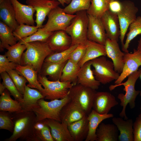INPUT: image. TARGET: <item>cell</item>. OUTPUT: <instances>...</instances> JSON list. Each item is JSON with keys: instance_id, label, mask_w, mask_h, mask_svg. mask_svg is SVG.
<instances>
[{"instance_id": "cell-7", "label": "cell", "mask_w": 141, "mask_h": 141, "mask_svg": "<svg viewBox=\"0 0 141 141\" xmlns=\"http://www.w3.org/2000/svg\"><path fill=\"white\" fill-rule=\"evenodd\" d=\"M91 61L92 70L96 79L101 84L105 85L117 80L120 74L114 69L113 62L102 56Z\"/></svg>"}, {"instance_id": "cell-29", "label": "cell", "mask_w": 141, "mask_h": 141, "mask_svg": "<svg viewBox=\"0 0 141 141\" xmlns=\"http://www.w3.org/2000/svg\"><path fill=\"white\" fill-rule=\"evenodd\" d=\"M118 131L114 124L101 123L96 130V141H117Z\"/></svg>"}, {"instance_id": "cell-50", "label": "cell", "mask_w": 141, "mask_h": 141, "mask_svg": "<svg viewBox=\"0 0 141 141\" xmlns=\"http://www.w3.org/2000/svg\"><path fill=\"white\" fill-rule=\"evenodd\" d=\"M137 49L141 52V37L138 41V44Z\"/></svg>"}, {"instance_id": "cell-9", "label": "cell", "mask_w": 141, "mask_h": 141, "mask_svg": "<svg viewBox=\"0 0 141 141\" xmlns=\"http://www.w3.org/2000/svg\"><path fill=\"white\" fill-rule=\"evenodd\" d=\"M75 14L72 15L65 12L59 6L52 9L48 15V20L42 29L44 31L53 32L55 31H65Z\"/></svg>"}, {"instance_id": "cell-38", "label": "cell", "mask_w": 141, "mask_h": 141, "mask_svg": "<svg viewBox=\"0 0 141 141\" xmlns=\"http://www.w3.org/2000/svg\"><path fill=\"white\" fill-rule=\"evenodd\" d=\"M91 0H72L63 9L66 13L74 15L77 12L87 10L90 6Z\"/></svg>"}, {"instance_id": "cell-40", "label": "cell", "mask_w": 141, "mask_h": 141, "mask_svg": "<svg viewBox=\"0 0 141 141\" xmlns=\"http://www.w3.org/2000/svg\"><path fill=\"white\" fill-rule=\"evenodd\" d=\"M53 32L44 31L41 28H39L37 32L32 35L22 39L19 42L21 44L34 41L47 42Z\"/></svg>"}, {"instance_id": "cell-47", "label": "cell", "mask_w": 141, "mask_h": 141, "mask_svg": "<svg viewBox=\"0 0 141 141\" xmlns=\"http://www.w3.org/2000/svg\"><path fill=\"white\" fill-rule=\"evenodd\" d=\"M133 128L134 141H141V114L136 118Z\"/></svg>"}, {"instance_id": "cell-25", "label": "cell", "mask_w": 141, "mask_h": 141, "mask_svg": "<svg viewBox=\"0 0 141 141\" xmlns=\"http://www.w3.org/2000/svg\"><path fill=\"white\" fill-rule=\"evenodd\" d=\"M0 18L1 21L14 31L19 25L15 18L14 8L10 0H0Z\"/></svg>"}, {"instance_id": "cell-52", "label": "cell", "mask_w": 141, "mask_h": 141, "mask_svg": "<svg viewBox=\"0 0 141 141\" xmlns=\"http://www.w3.org/2000/svg\"><path fill=\"white\" fill-rule=\"evenodd\" d=\"M65 3L69 4L71 2L72 0H63Z\"/></svg>"}, {"instance_id": "cell-43", "label": "cell", "mask_w": 141, "mask_h": 141, "mask_svg": "<svg viewBox=\"0 0 141 141\" xmlns=\"http://www.w3.org/2000/svg\"><path fill=\"white\" fill-rule=\"evenodd\" d=\"M12 80L19 91L23 95L26 83L28 81L25 78L20 74L16 69H12L7 72Z\"/></svg>"}, {"instance_id": "cell-4", "label": "cell", "mask_w": 141, "mask_h": 141, "mask_svg": "<svg viewBox=\"0 0 141 141\" xmlns=\"http://www.w3.org/2000/svg\"><path fill=\"white\" fill-rule=\"evenodd\" d=\"M70 99L68 95L63 98L50 101L41 99L37 106L32 110L36 116L37 121L45 119L55 120L61 122L60 113L63 106Z\"/></svg>"}, {"instance_id": "cell-35", "label": "cell", "mask_w": 141, "mask_h": 141, "mask_svg": "<svg viewBox=\"0 0 141 141\" xmlns=\"http://www.w3.org/2000/svg\"><path fill=\"white\" fill-rule=\"evenodd\" d=\"M113 0H91L89 9L88 15L101 18L106 11L109 10L110 3Z\"/></svg>"}, {"instance_id": "cell-27", "label": "cell", "mask_w": 141, "mask_h": 141, "mask_svg": "<svg viewBox=\"0 0 141 141\" xmlns=\"http://www.w3.org/2000/svg\"><path fill=\"white\" fill-rule=\"evenodd\" d=\"M68 60L59 62H44L39 74L43 76H48L51 81L60 80L63 69Z\"/></svg>"}, {"instance_id": "cell-19", "label": "cell", "mask_w": 141, "mask_h": 141, "mask_svg": "<svg viewBox=\"0 0 141 141\" xmlns=\"http://www.w3.org/2000/svg\"><path fill=\"white\" fill-rule=\"evenodd\" d=\"M47 42L51 50L57 52L69 48L72 45V40L65 31L60 30L53 32Z\"/></svg>"}, {"instance_id": "cell-28", "label": "cell", "mask_w": 141, "mask_h": 141, "mask_svg": "<svg viewBox=\"0 0 141 141\" xmlns=\"http://www.w3.org/2000/svg\"><path fill=\"white\" fill-rule=\"evenodd\" d=\"M86 44L85 53L84 57L78 63L80 67L88 61L101 56H106L104 45L88 40Z\"/></svg>"}, {"instance_id": "cell-20", "label": "cell", "mask_w": 141, "mask_h": 141, "mask_svg": "<svg viewBox=\"0 0 141 141\" xmlns=\"http://www.w3.org/2000/svg\"><path fill=\"white\" fill-rule=\"evenodd\" d=\"M91 66L90 60L81 67L78 75L77 84L96 90L98 88L101 83L96 79L91 69Z\"/></svg>"}, {"instance_id": "cell-15", "label": "cell", "mask_w": 141, "mask_h": 141, "mask_svg": "<svg viewBox=\"0 0 141 141\" xmlns=\"http://www.w3.org/2000/svg\"><path fill=\"white\" fill-rule=\"evenodd\" d=\"M87 115L75 102L70 99L63 107L60 113L61 122L68 125Z\"/></svg>"}, {"instance_id": "cell-33", "label": "cell", "mask_w": 141, "mask_h": 141, "mask_svg": "<svg viewBox=\"0 0 141 141\" xmlns=\"http://www.w3.org/2000/svg\"><path fill=\"white\" fill-rule=\"evenodd\" d=\"M13 29L1 21H0V50L1 52L4 48L16 44L17 40L13 33Z\"/></svg>"}, {"instance_id": "cell-30", "label": "cell", "mask_w": 141, "mask_h": 141, "mask_svg": "<svg viewBox=\"0 0 141 141\" xmlns=\"http://www.w3.org/2000/svg\"><path fill=\"white\" fill-rule=\"evenodd\" d=\"M16 70L26 79L28 82V86L40 91L43 90L44 88L38 80V73L33 68L28 66L18 65Z\"/></svg>"}, {"instance_id": "cell-39", "label": "cell", "mask_w": 141, "mask_h": 141, "mask_svg": "<svg viewBox=\"0 0 141 141\" xmlns=\"http://www.w3.org/2000/svg\"><path fill=\"white\" fill-rule=\"evenodd\" d=\"M1 76L3 80L2 83L15 100L20 103L22 101L23 95L18 90L12 80L8 73L6 72L1 73Z\"/></svg>"}, {"instance_id": "cell-14", "label": "cell", "mask_w": 141, "mask_h": 141, "mask_svg": "<svg viewBox=\"0 0 141 141\" xmlns=\"http://www.w3.org/2000/svg\"><path fill=\"white\" fill-rule=\"evenodd\" d=\"M118 104L115 97L110 93L96 92L93 101L92 109L100 114H107L112 108Z\"/></svg>"}, {"instance_id": "cell-16", "label": "cell", "mask_w": 141, "mask_h": 141, "mask_svg": "<svg viewBox=\"0 0 141 141\" xmlns=\"http://www.w3.org/2000/svg\"><path fill=\"white\" fill-rule=\"evenodd\" d=\"M14 10L16 20L19 25L26 24L34 26L33 15L36 12L32 6L23 4L18 0H10Z\"/></svg>"}, {"instance_id": "cell-44", "label": "cell", "mask_w": 141, "mask_h": 141, "mask_svg": "<svg viewBox=\"0 0 141 141\" xmlns=\"http://www.w3.org/2000/svg\"><path fill=\"white\" fill-rule=\"evenodd\" d=\"M14 123L12 113L7 111H0V129L5 130L13 133Z\"/></svg>"}, {"instance_id": "cell-24", "label": "cell", "mask_w": 141, "mask_h": 141, "mask_svg": "<svg viewBox=\"0 0 141 141\" xmlns=\"http://www.w3.org/2000/svg\"><path fill=\"white\" fill-rule=\"evenodd\" d=\"M113 114H101L92 109L87 115L89 130L87 136L85 141H96V131L100 124L103 120L113 118Z\"/></svg>"}, {"instance_id": "cell-5", "label": "cell", "mask_w": 141, "mask_h": 141, "mask_svg": "<svg viewBox=\"0 0 141 141\" xmlns=\"http://www.w3.org/2000/svg\"><path fill=\"white\" fill-rule=\"evenodd\" d=\"M65 31L72 40L71 46L86 44L88 40L89 18L86 10L78 11Z\"/></svg>"}, {"instance_id": "cell-6", "label": "cell", "mask_w": 141, "mask_h": 141, "mask_svg": "<svg viewBox=\"0 0 141 141\" xmlns=\"http://www.w3.org/2000/svg\"><path fill=\"white\" fill-rule=\"evenodd\" d=\"M38 78L44 88L43 90L40 92L44 99L50 101L65 97L68 95L70 89L73 85L69 82H63L59 80H49L46 76L39 74H38Z\"/></svg>"}, {"instance_id": "cell-12", "label": "cell", "mask_w": 141, "mask_h": 141, "mask_svg": "<svg viewBox=\"0 0 141 141\" xmlns=\"http://www.w3.org/2000/svg\"><path fill=\"white\" fill-rule=\"evenodd\" d=\"M123 61L122 71L118 79L115 81V84L121 83L129 75L138 70L141 66V52L134 49L132 53L125 52Z\"/></svg>"}, {"instance_id": "cell-32", "label": "cell", "mask_w": 141, "mask_h": 141, "mask_svg": "<svg viewBox=\"0 0 141 141\" xmlns=\"http://www.w3.org/2000/svg\"><path fill=\"white\" fill-rule=\"evenodd\" d=\"M0 97V110L13 113L20 111L22 108L20 103L11 97L10 94L6 89L1 95Z\"/></svg>"}, {"instance_id": "cell-51", "label": "cell", "mask_w": 141, "mask_h": 141, "mask_svg": "<svg viewBox=\"0 0 141 141\" xmlns=\"http://www.w3.org/2000/svg\"><path fill=\"white\" fill-rule=\"evenodd\" d=\"M58 1L61 3V4L63 6H64V4L65 3L63 0H57Z\"/></svg>"}, {"instance_id": "cell-21", "label": "cell", "mask_w": 141, "mask_h": 141, "mask_svg": "<svg viewBox=\"0 0 141 141\" xmlns=\"http://www.w3.org/2000/svg\"><path fill=\"white\" fill-rule=\"evenodd\" d=\"M46 120L55 141H74L67 124L54 120L46 119Z\"/></svg>"}, {"instance_id": "cell-3", "label": "cell", "mask_w": 141, "mask_h": 141, "mask_svg": "<svg viewBox=\"0 0 141 141\" xmlns=\"http://www.w3.org/2000/svg\"><path fill=\"white\" fill-rule=\"evenodd\" d=\"M141 73V69H139L129 75L126 82L118 85H111L109 87L110 90L111 91L118 86L122 85L124 86L123 90L125 91V94L119 93L118 97L120 101L121 106L122 107L119 115L125 120L128 119L126 113V109L128 104H129L131 109H133L135 107L136 99L140 91L136 90L135 86Z\"/></svg>"}, {"instance_id": "cell-11", "label": "cell", "mask_w": 141, "mask_h": 141, "mask_svg": "<svg viewBox=\"0 0 141 141\" xmlns=\"http://www.w3.org/2000/svg\"><path fill=\"white\" fill-rule=\"evenodd\" d=\"M26 3L35 9V22L38 28L42 27L46 16L51 9L61 4L57 0H26Z\"/></svg>"}, {"instance_id": "cell-1", "label": "cell", "mask_w": 141, "mask_h": 141, "mask_svg": "<svg viewBox=\"0 0 141 141\" xmlns=\"http://www.w3.org/2000/svg\"><path fill=\"white\" fill-rule=\"evenodd\" d=\"M14 123L12 135L5 141H37L34 131L37 121L36 116L32 110L21 111L12 113Z\"/></svg>"}, {"instance_id": "cell-31", "label": "cell", "mask_w": 141, "mask_h": 141, "mask_svg": "<svg viewBox=\"0 0 141 141\" xmlns=\"http://www.w3.org/2000/svg\"><path fill=\"white\" fill-rule=\"evenodd\" d=\"M81 67L69 59L62 70L60 80L63 82H69L73 85L77 84L78 76Z\"/></svg>"}, {"instance_id": "cell-34", "label": "cell", "mask_w": 141, "mask_h": 141, "mask_svg": "<svg viewBox=\"0 0 141 141\" xmlns=\"http://www.w3.org/2000/svg\"><path fill=\"white\" fill-rule=\"evenodd\" d=\"M34 131L37 141H55L45 119L36 121Z\"/></svg>"}, {"instance_id": "cell-36", "label": "cell", "mask_w": 141, "mask_h": 141, "mask_svg": "<svg viewBox=\"0 0 141 141\" xmlns=\"http://www.w3.org/2000/svg\"><path fill=\"white\" fill-rule=\"evenodd\" d=\"M129 31L126 34V38L122 50L125 52H128V49L131 41L138 35L141 34V16L137 17L130 25Z\"/></svg>"}, {"instance_id": "cell-48", "label": "cell", "mask_w": 141, "mask_h": 141, "mask_svg": "<svg viewBox=\"0 0 141 141\" xmlns=\"http://www.w3.org/2000/svg\"><path fill=\"white\" fill-rule=\"evenodd\" d=\"M122 6L121 2L117 0H113L110 3L109 10L117 14L121 10Z\"/></svg>"}, {"instance_id": "cell-41", "label": "cell", "mask_w": 141, "mask_h": 141, "mask_svg": "<svg viewBox=\"0 0 141 141\" xmlns=\"http://www.w3.org/2000/svg\"><path fill=\"white\" fill-rule=\"evenodd\" d=\"M38 28L36 26L25 24L19 25L13 32L17 41L32 35L37 32Z\"/></svg>"}, {"instance_id": "cell-23", "label": "cell", "mask_w": 141, "mask_h": 141, "mask_svg": "<svg viewBox=\"0 0 141 141\" xmlns=\"http://www.w3.org/2000/svg\"><path fill=\"white\" fill-rule=\"evenodd\" d=\"M121 117H113L112 122L120 132L119 141H134L133 122L132 119L123 120Z\"/></svg>"}, {"instance_id": "cell-46", "label": "cell", "mask_w": 141, "mask_h": 141, "mask_svg": "<svg viewBox=\"0 0 141 141\" xmlns=\"http://www.w3.org/2000/svg\"><path fill=\"white\" fill-rule=\"evenodd\" d=\"M18 65L10 61L4 55H0V73L7 71L12 69H16Z\"/></svg>"}, {"instance_id": "cell-18", "label": "cell", "mask_w": 141, "mask_h": 141, "mask_svg": "<svg viewBox=\"0 0 141 141\" xmlns=\"http://www.w3.org/2000/svg\"><path fill=\"white\" fill-rule=\"evenodd\" d=\"M118 42L107 38L104 45L106 56L112 60L114 70L121 73L124 67L123 57L125 53L121 51Z\"/></svg>"}, {"instance_id": "cell-45", "label": "cell", "mask_w": 141, "mask_h": 141, "mask_svg": "<svg viewBox=\"0 0 141 141\" xmlns=\"http://www.w3.org/2000/svg\"><path fill=\"white\" fill-rule=\"evenodd\" d=\"M86 50V44H78L69 55V59L78 64L84 57Z\"/></svg>"}, {"instance_id": "cell-8", "label": "cell", "mask_w": 141, "mask_h": 141, "mask_svg": "<svg viewBox=\"0 0 141 141\" xmlns=\"http://www.w3.org/2000/svg\"><path fill=\"white\" fill-rule=\"evenodd\" d=\"M96 90L77 84L69 90L68 96L70 99L77 103L88 115L92 109Z\"/></svg>"}, {"instance_id": "cell-26", "label": "cell", "mask_w": 141, "mask_h": 141, "mask_svg": "<svg viewBox=\"0 0 141 141\" xmlns=\"http://www.w3.org/2000/svg\"><path fill=\"white\" fill-rule=\"evenodd\" d=\"M42 98H44V97L39 90L26 85L20 102L22 110H32L37 106L38 101Z\"/></svg>"}, {"instance_id": "cell-22", "label": "cell", "mask_w": 141, "mask_h": 141, "mask_svg": "<svg viewBox=\"0 0 141 141\" xmlns=\"http://www.w3.org/2000/svg\"><path fill=\"white\" fill-rule=\"evenodd\" d=\"M68 128L74 141L85 140L88 134L89 121L87 115L68 125Z\"/></svg>"}, {"instance_id": "cell-37", "label": "cell", "mask_w": 141, "mask_h": 141, "mask_svg": "<svg viewBox=\"0 0 141 141\" xmlns=\"http://www.w3.org/2000/svg\"><path fill=\"white\" fill-rule=\"evenodd\" d=\"M26 49L25 44H21L18 42L7 48L8 50L5 53V55L10 61L20 65L22 55Z\"/></svg>"}, {"instance_id": "cell-10", "label": "cell", "mask_w": 141, "mask_h": 141, "mask_svg": "<svg viewBox=\"0 0 141 141\" xmlns=\"http://www.w3.org/2000/svg\"><path fill=\"white\" fill-rule=\"evenodd\" d=\"M122 8L117 14L120 28V38L123 46L125 35L130 24L136 19L138 9L133 2L125 0L121 2Z\"/></svg>"}, {"instance_id": "cell-49", "label": "cell", "mask_w": 141, "mask_h": 141, "mask_svg": "<svg viewBox=\"0 0 141 141\" xmlns=\"http://www.w3.org/2000/svg\"><path fill=\"white\" fill-rule=\"evenodd\" d=\"M6 89V87L4 84L2 83H0V94L1 95Z\"/></svg>"}, {"instance_id": "cell-17", "label": "cell", "mask_w": 141, "mask_h": 141, "mask_svg": "<svg viewBox=\"0 0 141 141\" xmlns=\"http://www.w3.org/2000/svg\"><path fill=\"white\" fill-rule=\"evenodd\" d=\"M101 19L108 38L118 42L120 36V31L117 14L109 10L104 13Z\"/></svg>"}, {"instance_id": "cell-13", "label": "cell", "mask_w": 141, "mask_h": 141, "mask_svg": "<svg viewBox=\"0 0 141 141\" xmlns=\"http://www.w3.org/2000/svg\"><path fill=\"white\" fill-rule=\"evenodd\" d=\"M88 15V40L104 45L108 38L101 18Z\"/></svg>"}, {"instance_id": "cell-54", "label": "cell", "mask_w": 141, "mask_h": 141, "mask_svg": "<svg viewBox=\"0 0 141 141\" xmlns=\"http://www.w3.org/2000/svg\"><path fill=\"white\" fill-rule=\"evenodd\" d=\"M140 110H141V107H140Z\"/></svg>"}, {"instance_id": "cell-53", "label": "cell", "mask_w": 141, "mask_h": 141, "mask_svg": "<svg viewBox=\"0 0 141 141\" xmlns=\"http://www.w3.org/2000/svg\"><path fill=\"white\" fill-rule=\"evenodd\" d=\"M139 77L140 78V79H141V73ZM139 94H140V96H141V90L140 91Z\"/></svg>"}, {"instance_id": "cell-2", "label": "cell", "mask_w": 141, "mask_h": 141, "mask_svg": "<svg viewBox=\"0 0 141 141\" xmlns=\"http://www.w3.org/2000/svg\"><path fill=\"white\" fill-rule=\"evenodd\" d=\"M25 44L26 49L22 55L20 65L31 67L39 74L45 58L54 52L47 42L34 41Z\"/></svg>"}, {"instance_id": "cell-42", "label": "cell", "mask_w": 141, "mask_h": 141, "mask_svg": "<svg viewBox=\"0 0 141 141\" xmlns=\"http://www.w3.org/2000/svg\"><path fill=\"white\" fill-rule=\"evenodd\" d=\"M78 45L71 46L68 49L61 52H53L46 57L44 62H59L66 61L69 59L70 53Z\"/></svg>"}]
</instances>
